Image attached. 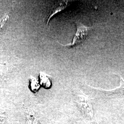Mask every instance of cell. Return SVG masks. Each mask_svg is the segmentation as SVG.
Returning <instances> with one entry per match:
<instances>
[{"label":"cell","instance_id":"cell-1","mask_svg":"<svg viewBox=\"0 0 124 124\" xmlns=\"http://www.w3.org/2000/svg\"><path fill=\"white\" fill-rule=\"evenodd\" d=\"M75 23L77 30L72 42L70 44L62 45V46H65L69 48L75 47L82 43L88 36L89 32L92 28L85 26L79 22H76Z\"/></svg>","mask_w":124,"mask_h":124},{"label":"cell","instance_id":"cell-2","mask_svg":"<svg viewBox=\"0 0 124 124\" xmlns=\"http://www.w3.org/2000/svg\"><path fill=\"white\" fill-rule=\"evenodd\" d=\"M53 3V5L50 7L48 13H47L46 17V21L47 24L48 23L50 19L54 15L63 10L66 8L68 1H56Z\"/></svg>","mask_w":124,"mask_h":124},{"label":"cell","instance_id":"cell-3","mask_svg":"<svg viewBox=\"0 0 124 124\" xmlns=\"http://www.w3.org/2000/svg\"><path fill=\"white\" fill-rule=\"evenodd\" d=\"M77 104L82 111L93 113L91 99L83 95H78L76 98Z\"/></svg>","mask_w":124,"mask_h":124},{"label":"cell","instance_id":"cell-4","mask_svg":"<svg viewBox=\"0 0 124 124\" xmlns=\"http://www.w3.org/2000/svg\"><path fill=\"white\" fill-rule=\"evenodd\" d=\"M40 85L46 89H49L52 86L51 76L46 73L40 71L39 75Z\"/></svg>","mask_w":124,"mask_h":124},{"label":"cell","instance_id":"cell-5","mask_svg":"<svg viewBox=\"0 0 124 124\" xmlns=\"http://www.w3.org/2000/svg\"><path fill=\"white\" fill-rule=\"evenodd\" d=\"M30 81L31 91L34 93H36L40 88V85L38 81L35 77L31 76Z\"/></svg>","mask_w":124,"mask_h":124},{"label":"cell","instance_id":"cell-6","mask_svg":"<svg viewBox=\"0 0 124 124\" xmlns=\"http://www.w3.org/2000/svg\"><path fill=\"white\" fill-rule=\"evenodd\" d=\"M9 16L8 14H5L4 16L0 19V31L4 26L8 20Z\"/></svg>","mask_w":124,"mask_h":124}]
</instances>
